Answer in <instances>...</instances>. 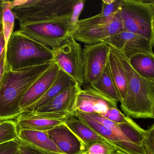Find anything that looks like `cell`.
Segmentation results:
<instances>
[{"label":"cell","instance_id":"32","mask_svg":"<svg viewBox=\"0 0 154 154\" xmlns=\"http://www.w3.org/2000/svg\"><path fill=\"white\" fill-rule=\"evenodd\" d=\"M19 146V139L0 144V154H17Z\"/></svg>","mask_w":154,"mask_h":154},{"label":"cell","instance_id":"25","mask_svg":"<svg viewBox=\"0 0 154 154\" xmlns=\"http://www.w3.org/2000/svg\"><path fill=\"white\" fill-rule=\"evenodd\" d=\"M18 139L17 128L13 120L0 122V144Z\"/></svg>","mask_w":154,"mask_h":154},{"label":"cell","instance_id":"39","mask_svg":"<svg viewBox=\"0 0 154 154\" xmlns=\"http://www.w3.org/2000/svg\"><path fill=\"white\" fill-rule=\"evenodd\" d=\"M17 154H19V152H18V153H17Z\"/></svg>","mask_w":154,"mask_h":154},{"label":"cell","instance_id":"3","mask_svg":"<svg viewBox=\"0 0 154 154\" xmlns=\"http://www.w3.org/2000/svg\"><path fill=\"white\" fill-rule=\"evenodd\" d=\"M5 68L18 70L54 62L51 48L18 30L12 32L5 49Z\"/></svg>","mask_w":154,"mask_h":154},{"label":"cell","instance_id":"36","mask_svg":"<svg viewBox=\"0 0 154 154\" xmlns=\"http://www.w3.org/2000/svg\"><path fill=\"white\" fill-rule=\"evenodd\" d=\"M2 32V21H0V33Z\"/></svg>","mask_w":154,"mask_h":154},{"label":"cell","instance_id":"18","mask_svg":"<svg viewBox=\"0 0 154 154\" xmlns=\"http://www.w3.org/2000/svg\"><path fill=\"white\" fill-rule=\"evenodd\" d=\"M64 123L78 137L85 148L96 142H103L110 145L97 132L75 116L66 119Z\"/></svg>","mask_w":154,"mask_h":154},{"label":"cell","instance_id":"14","mask_svg":"<svg viewBox=\"0 0 154 154\" xmlns=\"http://www.w3.org/2000/svg\"><path fill=\"white\" fill-rule=\"evenodd\" d=\"M60 70L58 66L54 62L52 66L35 81L20 102L21 112L37 101L45 94L55 81Z\"/></svg>","mask_w":154,"mask_h":154},{"label":"cell","instance_id":"4","mask_svg":"<svg viewBox=\"0 0 154 154\" xmlns=\"http://www.w3.org/2000/svg\"><path fill=\"white\" fill-rule=\"evenodd\" d=\"M78 0H17L12 1V11L20 26L69 19Z\"/></svg>","mask_w":154,"mask_h":154},{"label":"cell","instance_id":"15","mask_svg":"<svg viewBox=\"0 0 154 154\" xmlns=\"http://www.w3.org/2000/svg\"><path fill=\"white\" fill-rule=\"evenodd\" d=\"M82 89V86L76 84L57 95L36 112L41 113L67 112L74 115L76 111L77 95Z\"/></svg>","mask_w":154,"mask_h":154},{"label":"cell","instance_id":"8","mask_svg":"<svg viewBox=\"0 0 154 154\" xmlns=\"http://www.w3.org/2000/svg\"><path fill=\"white\" fill-rule=\"evenodd\" d=\"M109 45L104 42L84 46L82 48L83 89L91 87V83L102 72L109 59Z\"/></svg>","mask_w":154,"mask_h":154},{"label":"cell","instance_id":"24","mask_svg":"<svg viewBox=\"0 0 154 154\" xmlns=\"http://www.w3.org/2000/svg\"><path fill=\"white\" fill-rule=\"evenodd\" d=\"M2 33L5 39L6 49L9 39L13 32L16 19L15 14L12 10V1L3 0L2 6Z\"/></svg>","mask_w":154,"mask_h":154},{"label":"cell","instance_id":"20","mask_svg":"<svg viewBox=\"0 0 154 154\" xmlns=\"http://www.w3.org/2000/svg\"><path fill=\"white\" fill-rule=\"evenodd\" d=\"M90 87L106 98L115 102H120V97L111 76L108 61L98 77L91 83Z\"/></svg>","mask_w":154,"mask_h":154},{"label":"cell","instance_id":"2","mask_svg":"<svg viewBox=\"0 0 154 154\" xmlns=\"http://www.w3.org/2000/svg\"><path fill=\"white\" fill-rule=\"evenodd\" d=\"M112 48L119 59L127 77V93L120 102L122 110L130 118L154 119V79L139 74L123 54Z\"/></svg>","mask_w":154,"mask_h":154},{"label":"cell","instance_id":"37","mask_svg":"<svg viewBox=\"0 0 154 154\" xmlns=\"http://www.w3.org/2000/svg\"><path fill=\"white\" fill-rule=\"evenodd\" d=\"M112 154H118V151H115V152H113V153H112Z\"/></svg>","mask_w":154,"mask_h":154},{"label":"cell","instance_id":"12","mask_svg":"<svg viewBox=\"0 0 154 154\" xmlns=\"http://www.w3.org/2000/svg\"><path fill=\"white\" fill-rule=\"evenodd\" d=\"M112 108H117V103L106 98L91 87L82 89L77 95L76 110L101 114Z\"/></svg>","mask_w":154,"mask_h":154},{"label":"cell","instance_id":"28","mask_svg":"<svg viewBox=\"0 0 154 154\" xmlns=\"http://www.w3.org/2000/svg\"><path fill=\"white\" fill-rule=\"evenodd\" d=\"M84 5V0H78V2L75 5L73 8L69 20V25L72 33L75 31L78 28L80 20L79 18L83 10Z\"/></svg>","mask_w":154,"mask_h":154},{"label":"cell","instance_id":"38","mask_svg":"<svg viewBox=\"0 0 154 154\" xmlns=\"http://www.w3.org/2000/svg\"><path fill=\"white\" fill-rule=\"evenodd\" d=\"M118 154H124V153H121V152H118Z\"/></svg>","mask_w":154,"mask_h":154},{"label":"cell","instance_id":"9","mask_svg":"<svg viewBox=\"0 0 154 154\" xmlns=\"http://www.w3.org/2000/svg\"><path fill=\"white\" fill-rule=\"evenodd\" d=\"M103 42L123 54L128 60L139 54L154 57V45L145 38L132 32L123 30Z\"/></svg>","mask_w":154,"mask_h":154},{"label":"cell","instance_id":"6","mask_svg":"<svg viewBox=\"0 0 154 154\" xmlns=\"http://www.w3.org/2000/svg\"><path fill=\"white\" fill-rule=\"evenodd\" d=\"M69 19L20 26L19 31L52 50L71 36Z\"/></svg>","mask_w":154,"mask_h":154},{"label":"cell","instance_id":"11","mask_svg":"<svg viewBox=\"0 0 154 154\" xmlns=\"http://www.w3.org/2000/svg\"><path fill=\"white\" fill-rule=\"evenodd\" d=\"M116 17V19L108 24L77 29L72 33L71 36L76 41L85 45L103 42L107 38L123 31L122 23Z\"/></svg>","mask_w":154,"mask_h":154},{"label":"cell","instance_id":"34","mask_svg":"<svg viewBox=\"0 0 154 154\" xmlns=\"http://www.w3.org/2000/svg\"><path fill=\"white\" fill-rule=\"evenodd\" d=\"M5 47H6V44H5V39L2 32L0 33V58L1 57L3 52L5 51Z\"/></svg>","mask_w":154,"mask_h":154},{"label":"cell","instance_id":"10","mask_svg":"<svg viewBox=\"0 0 154 154\" xmlns=\"http://www.w3.org/2000/svg\"><path fill=\"white\" fill-rule=\"evenodd\" d=\"M74 116L83 122L103 138L115 150L125 154H146L145 149L130 141L87 115V113L76 110Z\"/></svg>","mask_w":154,"mask_h":154},{"label":"cell","instance_id":"1","mask_svg":"<svg viewBox=\"0 0 154 154\" xmlns=\"http://www.w3.org/2000/svg\"><path fill=\"white\" fill-rule=\"evenodd\" d=\"M53 63L13 71L5 68L0 84V121L14 120L22 113L20 103L24 95Z\"/></svg>","mask_w":154,"mask_h":154},{"label":"cell","instance_id":"16","mask_svg":"<svg viewBox=\"0 0 154 154\" xmlns=\"http://www.w3.org/2000/svg\"><path fill=\"white\" fill-rule=\"evenodd\" d=\"M77 83L68 75L60 70L55 81L45 94L39 100L29 106L23 112H35L48 103L55 97Z\"/></svg>","mask_w":154,"mask_h":154},{"label":"cell","instance_id":"21","mask_svg":"<svg viewBox=\"0 0 154 154\" xmlns=\"http://www.w3.org/2000/svg\"><path fill=\"white\" fill-rule=\"evenodd\" d=\"M109 48L108 59L109 70L122 101L124 99L127 93V77L118 56L110 46Z\"/></svg>","mask_w":154,"mask_h":154},{"label":"cell","instance_id":"31","mask_svg":"<svg viewBox=\"0 0 154 154\" xmlns=\"http://www.w3.org/2000/svg\"><path fill=\"white\" fill-rule=\"evenodd\" d=\"M19 154H56L39 148L19 139Z\"/></svg>","mask_w":154,"mask_h":154},{"label":"cell","instance_id":"27","mask_svg":"<svg viewBox=\"0 0 154 154\" xmlns=\"http://www.w3.org/2000/svg\"><path fill=\"white\" fill-rule=\"evenodd\" d=\"M116 151L110 145L103 142H96L85 148L82 154H112Z\"/></svg>","mask_w":154,"mask_h":154},{"label":"cell","instance_id":"17","mask_svg":"<svg viewBox=\"0 0 154 154\" xmlns=\"http://www.w3.org/2000/svg\"><path fill=\"white\" fill-rule=\"evenodd\" d=\"M17 130H30L46 131L63 123L64 121L46 119L33 112H22L15 119Z\"/></svg>","mask_w":154,"mask_h":154},{"label":"cell","instance_id":"40","mask_svg":"<svg viewBox=\"0 0 154 154\" xmlns=\"http://www.w3.org/2000/svg\"><path fill=\"white\" fill-rule=\"evenodd\" d=\"M0 122H1V121H0Z\"/></svg>","mask_w":154,"mask_h":154},{"label":"cell","instance_id":"22","mask_svg":"<svg viewBox=\"0 0 154 154\" xmlns=\"http://www.w3.org/2000/svg\"><path fill=\"white\" fill-rule=\"evenodd\" d=\"M129 60L132 68L139 74L146 78L154 79V57L139 54Z\"/></svg>","mask_w":154,"mask_h":154},{"label":"cell","instance_id":"23","mask_svg":"<svg viewBox=\"0 0 154 154\" xmlns=\"http://www.w3.org/2000/svg\"><path fill=\"white\" fill-rule=\"evenodd\" d=\"M118 126L121 131L130 140L131 142L143 146V140L146 130L139 126L129 117L128 118L127 122L118 124Z\"/></svg>","mask_w":154,"mask_h":154},{"label":"cell","instance_id":"5","mask_svg":"<svg viewBox=\"0 0 154 154\" xmlns=\"http://www.w3.org/2000/svg\"><path fill=\"white\" fill-rule=\"evenodd\" d=\"M116 16L123 30L139 35L154 45V1L122 0Z\"/></svg>","mask_w":154,"mask_h":154},{"label":"cell","instance_id":"30","mask_svg":"<svg viewBox=\"0 0 154 154\" xmlns=\"http://www.w3.org/2000/svg\"><path fill=\"white\" fill-rule=\"evenodd\" d=\"M143 146L146 154H154V124L146 130Z\"/></svg>","mask_w":154,"mask_h":154},{"label":"cell","instance_id":"19","mask_svg":"<svg viewBox=\"0 0 154 154\" xmlns=\"http://www.w3.org/2000/svg\"><path fill=\"white\" fill-rule=\"evenodd\" d=\"M19 139L39 148L56 154H64L50 139L45 131L30 130H18Z\"/></svg>","mask_w":154,"mask_h":154},{"label":"cell","instance_id":"7","mask_svg":"<svg viewBox=\"0 0 154 154\" xmlns=\"http://www.w3.org/2000/svg\"><path fill=\"white\" fill-rule=\"evenodd\" d=\"M53 50L54 62L81 86L83 83V61L81 45L72 36Z\"/></svg>","mask_w":154,"mask_h":154},{"label":"cell","instance_id":"26","mask_svg":"<svg viewBox=\"0 0 154 154\" xmlns=\"http://www.w3.org/2000/svg\"><path fill=\"white\" fill-rule=\"evenodd\" d=\"M122 0H102L99 14L105 17H115L121 7Z\"/></svg>","mask_w":154,"mask_h":154},{"label":"cell","instance_id":"13","mask_svg":"<svg viewBox=\"0 0 154 154\" xmlns=\"http://www.w3.org/2000/svg\"><path fill=\"white\" fill-rule=\"evenodd\" d=\"M50 139L64 154H82L85 146L64 123L46 131Z\"/></svg>","mask_w":154,"mask_h":154},{"label":"cell","instance_id":"33","mask_svg":"<svg viewBox=\"0 0 154 154\" xmlns=\"http://www.w3.org/2000/svg\"><path fill=\"white\" fill-rule=\"evenodd\" d=\"M5 51L3 52L0 58V84L5 71Z\"/></svg>","mask_w":154,"mask_h":154},{"label":"cell","instance_id":"35","mask_svg":"<svg viewBox=\"0 0 154 154\" xmlns=\"http://www.w3.org/2000/svg\"><path fill=\"white\" fill-rule=\"evenodd\" d=\"M2 6H3V0H0V21L2 19Z\"/></svg>","mask_w":154,"mask_h":154},{"label":"cell","instance_id":"29","mask_svg":"<svg viewBox=\"0 0 154 154\" xmlns=\"http://www.w3.org/2000/svg\"><path fill=\"white\" fill-rule=\"evenodd\" d=\"M100 115L116 124L125 123L128 121V117L122 113L118 108H110L105 113Z\"/></svg>","mask_w":154,"mask_h":154}]
</instances>
